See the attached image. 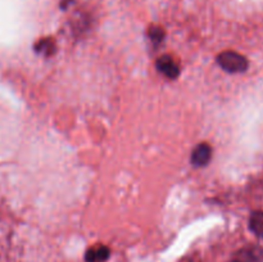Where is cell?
<instances>
[{
  "mask_svg": "<svg viewBox=\"0 0 263 262\" xmlns=\"http://www.w3.org/2000/svg\"><path fill=\"white\" fill-rule=\"evenodd\" d=\"M217 63L220 64L223 71L229 72V73H240L248 68V61L246 57L231 50L222 51L217 57Z\"/></svg>",
  "mask_w": 263,
  "mask_h": 262,
  "instance_id": "6da1fadb",
  "label": "cell"
},
{
  "mask_svg": "<svg viewBox=\"0 0 263 262\" xmlns=\"http://www.w3.org/2000/svg\"><path fill=\"white\" fill-rule=\"evenodd\" d=\"M230 262H239L238 259H233V261H230Z\"/></svg>",
  "mask_w": 263,
  "mask_h": 262,
  "instance_id": "30bf717a",
  "label": "cell"
},
{
  "mask_svg": "<svg viewBox=\"0 0 263 262\" xmlns=\"http://www.w3.org/2000/svg\"><path fill=\"white\" fill-rule=\"evenodd\" d=\"M249 229L252 233L259 238H263V211H257L252 213L249 218Z\"/></svg>",
  "mask_w": 263,
  "mask_h": 262,
  "instance_id": "8992f818",
  "label": "cell"
},
{
  "mask_svg": "<svg viewBox=\"0 0 263 262\" xmlns=\"http://www.w3.org/2000/svg\"><path fill=\"white\" fill-rule=\"evenodd\" d=\"M212 158V148L210 144L200 143L193 149L192 152V163L195 167H203L208 164Z\"/></svg>",
  "mask_w": 263,
  "mask_h": 262,
  "instance_id": "7a4b0ae2",
  "label": "cell"
},
{
  "mask_svg": "<svg viewBox=\"0 0 263 262\" xmlns=\"http://www.w3.org/2000/svg\"><path fill=\"white\" fill-rule=\"evenodd\" d=\"M35 50L48 57L55 51V45H54L53 40H50V39H44V40L37 41V44L35 45Z\"/></svg>",
  "mask_w": 263,
  "mask_h": 262,
  "instance_id": "52a82bcc",
  "label": "cell"
},
{
  "mask_svg": "<svg viewBox=\"0 0 263 262\" xmlns=\"http://www.w3.org/2000/svg\"><path fill=\"white\" fill-rule=\"evenodd\" d=\"M149 39L152 43L161 44L164 39V31L161 27H151L149 28Z\"/></svg>",
  "mask_w": 263,
  "mask_h": 262,
  "instance_id": "ba28073f",
  "label": "cell"
},
{
  "mask_svg": "<svg viewBox=\"0 0 263 262\" xmlns=\"http://www.w3.org/2000/svg\"><path fill=\"white\" fill-rule=\"evenodd\" d=\"M156 66L157 69L168 79H176L180 73L179 66L170 55H162L161 58H158Z\"/></svg>",
  "mask_w": 263,
  "mask_h": 262,
  "instance_id": "3957f363",
  "label": "cell"
},
{
  "mask_svg": "<svg viewBox=\"0 0 263 262\" xmlns=\"http://www.w3.org/2000/svg\"><path fill=\"white\" fill-rule=\"evenodd\" d=\"M109 257V249L105 246H97L87 249L85 254L86 262H104Z\"/></svg>",
  "mask_w": 263,
  "mask_h": 262,
  "instance_id": "5b68a950",
  "label": "cell"
},
{
  "mask_svg": "<svg viewBox=\"0 0 263 262\" xmlns=\"http://www.w3.org/2000/svg\"><path fill=\"white\" fill-rule=\"evenodd\" d=\"M235 259L239 262H263V251L258 247H247L236 254Z\"/></svg>",
  "mask_w": 263,
  "mask_h": 262,
  "instance_id": "277c9868",
  "label": "cell"
},
{
  "mask_svg": "<svg viewBox=\"0 0 263 262\" xmlns=\"http://www.w3.org/2000/svg\"><path fill=\"white\" fill-rule=\"evenodd\" d=\"M71 3H72V0H62V3H61L62 9H66V8L71 4Z\"/></svg>",
  "mask_w": 263,
  "mask_h": 262,
  "instance_id": "9c48e42d",
  "label": "cell"
}]
</instances>
